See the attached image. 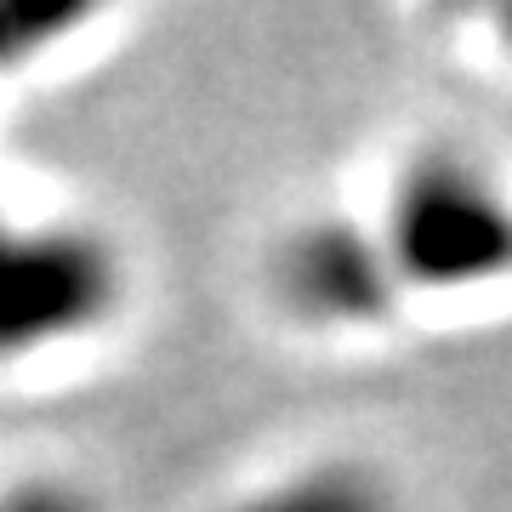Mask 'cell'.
Segmentation results:
<instances>
[{
	"label": "cell",
	"mask_w": 512,
	"mask_h": 512,
	"mask_svg": "<svg viewBox=\"0 0 512 512\" xmlns=\"http://www.w3.org/2000/svg\"><path fill=\"white\" fill-rule=\"evenodd\" d=\"M279 296L285 308L313 325H376L387 319L399 274L382 251V234L370 239L353 222H313L279 251Z\"/></svg>",
	"instance_id": "cell-3"
},
{
	"label": "cell",
	"mask_w": 512,
	"mask_h": 512,
	"mask_svg": "<svg viewBox=\"0 0 512 512\" xmlns=\"http://www.w3.org/2000/svg\"><path fill=\"white\" fill-rule=\"evenodd\" d=\"M234 512H399L387 484L359 461H319L279 478L268 490L245 495Z\"/></svg>",
	"instance_id": "cell-4"
},
{
	"label": "cell",
	"mask_w": 512,
	"mask_h": 512,
	"mask_svg": "<svg viewBox=\"0 0 512 512\" xmlns=\"http://www.w3.org/2000/svg\"><path fill=\"white\" fill-rule=\"evenodd\" d=\"M382 251L399 285L461 291L512 268V205L490 177L461 160H416L404 171L382 228Z\"/></svg>",
	"instance_id": "cell-1"
},
{
	"label": "cell",
	"mask_w": 512,
	"mask_h": 512,
	"mask_svg": "<svg viewBox=\"0 0 512 512\" xmlns=\"http://www.w3.org/2000/svg\"><path fill=\"white\" fill-rule=\"evenodd\" d=\"M6 228V222H0ZM114 296V262L86 234H0V353L86 330Z\"/></svg>",
	"instance_id": "cell-2"
},
{
	"label": "cell",
	"mask_w": 512,
	"mask_h": 512,
	"mask_svg": "<svg viewBox=\"0 0 512 512\" xmlns=\"http://www.w3.org/2000/svg\"><path fill=\"white\" fill-rule=\"evenodd\" d=\"M0 512H92L86 495H74L69 484H12L0 490Z\"/></svg>",
	"instance_id": "cell-6"
},
{
	"label": "cell",
	"mask_w": 512,
	"mask_h": 512,
	"mask_svg": "<svg viewBox=\"0 0 512 512\" xmlns=\"http://www.w3.org/2000/svg\"><path fill=\"white\" fill-rule=\"evenodd\" d=\"M74 18L80 12H57V6H0V69L6 63H23L29 52H40Z\"/></svg>",
	"instance_id": "cell-5"
}]
</instances>
